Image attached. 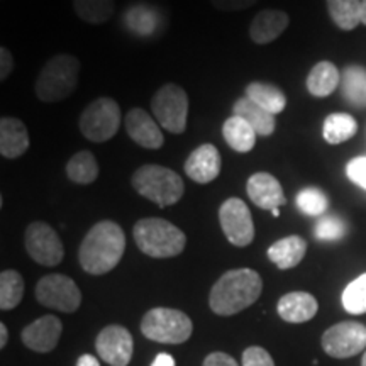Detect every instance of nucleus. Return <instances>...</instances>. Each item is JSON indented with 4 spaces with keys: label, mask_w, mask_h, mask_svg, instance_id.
Listing matches in <instances>:
<instances>
[{
    "label": "nucleus",
    "mask_w": 366,
    "mask_h": 366,
    "mask_svg": "<svg viewBox=\"0 0 366 366\" xmlns=\"http://www.w3.org/2000/svg\"><path fill=\"white\" fill-rule=\"evenodd\" d=\"M263 292V280L251 268L229 269L212 287L209 295L210 310L217 315H234L251 307Z\"/></svg>",
    "instance_id": "f03ea898"
},
{
    "label": "nucleus",
    "mask_w": 366,
    "mask_h": 366,
    "mask_svg": "<svg viewBox=\"0 0 366 366\" xmlns=\"http://www.w3.org/2000/svg\"><path fill=\"white\" fill-rule=\"evenodd\" d=\"M137 248L151 258H173L183 253L187 236L175 224L159 217L141 219L132 229Z\"/></svg>",
    "instance_id": "7ed1b4c3"
},
{
    "label": "nucleus",
    "mask_w": 366,
    "mask_h": 366,
    "mask_svg": "<svg viewBox=\"0 0 366 366\" xmlns=\"http://www.w3.org/2000/svg\"><path fill=\"white\" fill-rule=\"evenodd\" d=\"M76 366H100L99 360L92 355H81L79 361H76Z\"/></svg>",
    "instance_id": "a19ab883"
},
{
    "label": "nucleus",
    "mask_w": 366,
    "mask_h": 366,
    "mask_svg": "<svg viewBox=\"0 0 366 366\" xmlns=\"http://www.w3.org/2000/svg\"><path fill=\"white\" fill-rule=\"evenodd\" d=\"M361 24L366 26V0H361Z\"/></svg>",
    "instance_id": "37998d69"
},
{
    "label": "nucleus",
    "mask_w": 366,
    "mask_h": 366,
    "mask_svg": "<svg viewBox=\"0 0 366 366\" xmlns=\"http://www.w3.org/2000/svg\"><path fill=\"white\" fill-rule=\"evenodd\" d=\"M134 190L144 199L157 204L158 207H168L177 204L185 194L182 177L172 168L162 164H143L131 178Z\"/></svg>",
    "instance_id": "39448f33"
},
{
    "label": "nucleus",
    "mask_w": 366,
    "mask_h": 366,
    "mask_svg": "<svg viewBox=\"0 0 366 366\" xmlns=\"http://www.w3.org/2000/svg\"><path fill=\"white\" fill-rule=\"evenodd\" d=\"M259 0H210L214 7L221 12H237V11H246L254 4H258Z\"/></svg>",
    "instance_id": "e433bc0d"
},
{
    "label": "nucleus",
    "mask_w": 366,
    "mask_h": 366,
    "mask_svg": "<svg viewBox=\"0 0 366 366\" xmlns=\"http://www.w3.org/2000/svg\"><path fill=\"white\" fill-rule=\"evenodd\" d=\"M341 90L345 99L353 105H366V70L361 66H347L341 76Z\"/></svg>",
    "instance_id": "c756f323"
},
{
    "label": "nucleus",
    "mask_w": 366,
    "mask_h": 366,
    "mask_svg": "<svg viewBox=\"0 0 366 366\" xmlns=\"http://www.w3.org/2000/svg\"><path fill=\"white\" fill-rule=\"evenodd\" d=\"M219 222L227 241L237 248H244L254 239V222L248 204L231 197L219 209Z\"/></svg>",
    "instance_id": "9d476101"
},
{
    "label": "nucleus",
    "mask_w": 366,
    "mask_h": 366,
    "mask_svg": "<svg viewBox=\"0 0 366 366\" xmlns=\"http://www.w3.org/2000/svg\"><path fill=\"white\" fill-rule=\"evenodd\" d=\"M305 253H307V242L300 236H287L268 248L269 262L280 269L295 268L304 259Z\"/></svg>",
    "instance_id": "412c9836"
},
{
    "label": "nucleus",
    "mask_w": 366,
    "mask_h": 366,
    "mask_svg": "<svg viewBox=\"0 0 366 366\" xmlns=\"http://www.w3.org/2000/svg\"><path fill=\"white\" fill-rule=\"evenodd\" d=\"M80 76V59L71 54H56L46 61L36 80L34 90L41 102L65 100L75 92Z\"/></svg>",
    "instance_id": "20e7f679"
},
{
    "label": "nucleus",
    "mask_w": 366,
    "mask_h": 366,
    "mask_svg": "<svg viewBox=\"0 0 366 366\" xmlns=\"http://www.w3.org/2000/svg\"><path fill=\"white\" fill-rule=\"evenodd\" d=\"M121 109L111 97L95 99L81 112L79 126L84 137L92 143H105L117 134L121 127Z\"/></svg>",
    "instance_id": "0eeeda50"
},
{
    "label": "nucleus",
    "mask_w": 366,
    "mask_h": 366,
    "mask_svg": "<svg viewBox=\"0 0 366 366\" xmlns=\"http://www.w3.org/2000/svg\"><path fill=\"white\" fill-rule=\"evenodd\" d=\"M63 324L56 315H43L22 331V342L38 353H49L61 337Z\"/></svg>",
    "instance_id": "dca6fc26"
},
{
    "label": "nucleus",
    "mask_w": 366,
    "mask_h": 366,
    "mask_svg": "<svg viewBox=\"0 0 366 366\" xmlns=\"http://www.w3.org/2000/svg\"><path fill=\"white\" fill-rule=\"evenodd\" d=\"M340 85V70L331 61H319L307 76V90L314 97H327Z\"/></svg>",
    "instance_id": "b1692460"
},
{
    "label": "nucleus",
    "mask_w": 366,
    "mask_h": 366,
    "mask_svg": "<svg viewBox=\"0 0 366 366\" xmlns=\"http://www.w3.org/2000/svg\"><path fill=\"white\" fill-rule=\"evenodd\" d=\"M151 111L164 131L182 134L187 129L189 117V95L177 84L159 86L151 99Z\"/></svg>",
    "instance_id": "6e6552de"
},
{
    "label": "nucleus",
    "mask_w": 366,
    "mask_h": 366,
    "mask_svg": "<svg viewBox=\"0 0 366 366\" xmlns=\"http://www.w3.org/2000/svg\"><path fill=\"white\" fill-rule=\"evenodd\" d=\"M232 116H239L244 121H248L258 136H272L277 129V119H274L273 114L264 111L249 97H241L236 100L234 105H232Z\"/></svg>",
    "instance_id": "4be33fe9"
},
{
    "label": "nucleus",
    "mask_w": 366,
    "mask_h": 366,
    "mask_svg": "<svg viewBox=\"0 0 366 366\" xmlns=\"http://www.w3.org/2000/svg\"><path fill=\"white\" fill-rule=\"evenodd\" d=\"M342 305L350 314L360 315L366 312V273L360 274L342 292Z\"/></svg>",
    "instance_id": "2f4dec72"
},
{
    "label": "nucleus",
    "mask_w": 366,
    "mask_h": 366,
    "mask_svg": "<svg viewBox=\"0 0 366 366\" xmlns=\"http://www.w3.org/2000/svg\"><path fill=\"white\" fill-rule=\"evenodd\" d=\"M222 159L221 153L214 144L205 143L190 153V157L185 162V173L190 180H194L200 185L214 182L221 173Z\"/></svg>",
    "instance_id": "2eb2a0df"
},
{
    "label": "nucleus",
    "mask_w": 366,
    "mask_h": 366,
    "mask_svg": "<svg viewBox=\"0 0 366 366\" xmlns=\"http://www.w3.org/2000/svg\"><path fill=\"white\" fill-rule=\"evenodd\" d=\"M151 366H175V358L168 353H159Z\"/></svg>",
    "instance_id": "ea45409f"
},
{
    "label": "nucleus",
    "mask_w": 366,
    "mask_h": 366,
    "mask_svg": "<svg viewBox=\"0 0 366 366\" xmlns=\"http://www.w3.org/2000/svg\"><path fill=\"white\" fill-rule=\"evenodd\" d=\"M24 297V278L14 269L0 273V309L12 310L21 304Z\"/></svg>",
    "instance_id": "7c9ffc66"
},
{
    "label": "nucleus",
    "mask_w": 366,
    "mask_h": 366,
    "mask_svg": "<svg viewBox=\"0 0 366 366\" xmlns=\"http://www.w3.org/2000/svg\"><path fill=\"white\" fill-rule=\"evenodd\" d=\"M290 24L287 12L278 9H264L258 12L249 26V38L256 44H269L278 39Z\"/></svg>",
    "instance_id": "a211bd4d"
},
{
    "label": "nucleus",
    "mask_w": 366,
    "mask_h": 366,
    "mask_svg": "<svg viewBox=\"0 0 366 366\" xmlns=\"http://www.w3.org/2000/svg\"><path fill=\"white\" fill-rule=\"evenodd\" d=\"M127 134L136 144L146 149H159L164 143L163 132L159 131V126L143 109L136 107L127 112L124 119Z\"/></svg>",
    "instance_id": "f3484780"
},
{
    "label": "nucleus",
    "mask_w": 366,
    "mask_h": 366,
    "mask_svg": "<svg viewBox=\"0 0 366 366\" xmlns=\"http://www.w3.org/2000/svg\"><path fill=\"white\" fill-rule=\"evenodd\" d=\"M222 136L226 143L237 153H249L256 144V131L248 121L239 116L229 117L224 122Z\"/></svg>",
    "instance_id": "5701e85b"
},
{
    "label": "nucleus",
    "mask_w": 366,
    "mask_h": 366,
    "mask_svg": "<svg viewBox=\"0 0 366 366\" xmlns=\"http://www.w3.org/2000/svg\"><path fill=\"white\" fill-rule=\"evenodd\" d=\"M297 205L307 216H322L327 210L329 202L322 190L315 189V187H309V189L299 192V195H297Z\"/></svg>",
    "instance_id": "473e14b6"
},
{
    "label": "nucleus",
    "mask_w": 366,
    "mask_h": 366,
    "mask_svg": "<svg viewBox=\"0 0 366 366\" xmlns=\"http://www.w3.org/2000/svg\"><path fill=\"white\" fill-rule=\"evenodd\" d=\"M322 347L329 356L337 360L360 355L366 347V327L360 322H340L322 334Z\"/></svg>",
    "instance_id": "f8f14e48"
},
{
    "label": "nucleus",
    "mask_w": 366,
    "mask_h": 366,
    "mask_svg": "<svg viewBox=\"0 0 366 366\" xmlns=\"http://www.w3.org/2000/svg\"><path fill=\"white\" fill-rule=\"evenodd\" d=\"M315 237L322 241H336L341 239L346 234V226L340 217L326 216L320 217V221L315 226Z\"/></svg>",
    "instance_id": "72a5a7b5"
},
{
    "label": "nucleus",
    "mask_w": 366,
    "mask_h": 366,
    "mask_svg": "<svg viewBox=\"0 0 366 366\" xmlns=\"http://www.w3.org/2000/svg\"><path fill=\"white\" fill-rule=\"evenodd\" d=\"M246 192H248L251 202L263 210H272L273 212V210L287 204L282 183L272 173L258 172L251 175L248 183H246Z\"/></svg>",
    "instance_id": "4468645a"
},
{
    "label": "nucleus",
    "mask_w": 366,
    "mask_h": 366,
    "mask_svg": "<svg viewBox=\"0 0 366 366\" xmlns=\"http://www.w3.org/2000/svg\"><path fill=\"white\" fill-rule=\"evenodd\" d=\"M75 14L89 24H105L116 12V0H73Z\"/></svg>",
    "instance_id": "c85d7f7f"
},
{
    "label": "nucleus",
    "mask_w": 366,
    "mask_h": 366,
    "mask_svg": "<svg viewBox=\"0 0 366 366\" xmlns=\"http://www.w3.org/2000/svg\"><path fill=\"white\" fill-rule=\"evenodd\" d=\"M327 12L342 31H353L361 22V0H327Z\"/></svg>",
    "instance_id": "bb28decb"
},
{
    "label": "nucleus",
    "mask_w": 366,
    "mask_h": 366,
    "mask_svg": "<svg viewBox=\"0 0 366 366\" xmlns=\"http://www.w3.org/2000/svg\"><path fill=\"white\" fill-rule=\"evenodd\" d=\"M242 366H274V363L267 350L259 346H251L242 353Z\"/></svg>",
    "instance_id": "f704fd0d"
},
{
    "label": "nucleus",
    "mask_w": 366,
    "mask_h": 366,
    "mask_svg": "<svg viewBox=\"0 0 366 366\" xmlns=\"http://www.w3.org/2000/svg\"><path fill=\"white\" fill-rule=\"evenodd\" d=\"M24 244L31 258L43 267H56L65 258V249L58 232L46 222L36 221L27 226Z\"/></svg>",
    "instance_id": "9b49d317"
},
{
    "label": "nucleus",
    "mask_w": 366,
    "mask_h": 366,
    "mask_svg": "<svg viewBox=\"0 0 366 366\" xmlns=\"http://www.w3.org/2000/svg\"><path fill=\"white\" fill-rule=\"evenodd\" d=\"M278 315L290 324L307 322L317 314L319 305L314 295L307 292H290L278 300Z\"/></svg>",
    "instance_id": "aec40b11"
},
{
    "label": "nucleus",
    "mask_w": 366,
    "mask_h": 366,
    "mask_svg": "<svg viewBox=\"0 0 366 366\" xmlns=\"http://www.w3.org/2000/svg\"><path fill=\"white\" fill-rule=\"evenodd\" d=\"M346 175L351 182L366 190V157L351 159L346 167Z\"/></svg>",
    "instance_id": "c9c22d12"
},
{
    "label": "nucleus",
    "mask_w": 366,
    "mask_h": 366,
    "mask_svg": "<svg viewBox=\"0 0 366 366\" xmlns=\"http://www.w3.org/2000/svg\"><path fill=\"white\" fill-rule=\"evenodd\" d=\"M192 331H194V324L189 315L177 309H151L141 322V332L148 340L162 342V345H182L189 341Z\"/></svg>",
    "instance_id": "423d86ee"
},
{
    "label": "nucleus",
    "mask_w": 366,
    "mask_h": 366,
    "mask_svg": "<svg viewBox=\"0 0 366 366\" xmlns=\"http://www.w3.org/2000/svg\"><path fill=\"white\" fill-rule=\"evenodd\" d=\"M95 350L105 363L111 366H126L132 360L134 342H132L131 332L126 327L112 324V326L104 327L99 332Z\"/></svg>",
    "instance_id": "ddd939ff"
},
{
    "label": "nucleus",
    "mask_w": 366,
    "mask_h": 366,
    "mask_svg": "<svg viewBox=\"0 0 366 366\" xmlns=\"http://www.w3.org/2000/svg\"><path fill=\"white\" fill-rule=\"evenodd\" d=\"M358 131V122L350 114H331L326 117L322 136L329 144H341L351 139Z\"/></svg>",
    "instance_id": "cd10ccee"
},
{
    "label": "nucleus",
    "mask_w": 366,
    "mask_h": 366,
    "mask_svg": "<svg viewBox=\"0 0 366 366\" xmlns=\"http://www.w3.org/2000/svg\"><path fill=\"white\" fill-rule=\"evenodd\" d=\"M66 175L76 185H90L99 178V163L92 151H79L66 163Z\"/></svg>",
    "instance_id": "a878e982"
},
{
    "label": "nucleus",
    "mask_w": 366,
    "mask_h": 366,
    "mask_svg": "<svg viewBox=\"0 0 366 366\" xmlns=\"http://www.w3.org/2000/svg\"><path fill=\"white\" fill-rule=\"evenodd\" d=\"M204 366H239L237 361L226 353H210L204 360Z\"/></svg>",
    "instance_id": "58836bf2"
},
{
    "label": "nucleus",
    "mask_w": 366,
    "mask_h": 366,
    "mask_svg": "<svg viewBox=\"0 0 366 366\" xmlns=\"http://www.w3.org/2000/svg\"><path fill=\"white\" fill-rule=\"evenodd\" d=\"M29 149V132L19 119H0V154L7 159L21 158Z\"/></svg>",
    "instance_id": "6ab92c4d"
},
{
    "label": "nucleus",
    "mask_w": 366,
    "mask_h": 366,
    "mask_svg": "<svg viewBox=\"0 0 366 366\" xmlns=\"http://www.w3.org/2000/svg\"><path fill=\"white\" fill-rule=\"evenodd\" d=\"M246 97H249L264 111H268L273 116L280 114L287 105V97L280 86L267 84V81H251L246 86Z\"/></svg>",
    "instance_id": "393cba45"
},
{
    "label": "nucleus",
    "mask_w": 366,
    "mask_h": 366,
    "mask_svg": "<svg viewBox=\"0 0 366 366\" xmlns=\"http://www.w3.org/2000/svg\"><path fill=\"white\" fill-rule=\"evenodd\" d=\"M36 299L41 305L61 312H75L81 304L79 285L66 274H46L36 285Z\"/></svg>",
    "instance_id": "1a4fd4ad"
},
{
    "label": "nucleus",
    "mask_w": 366,
    "mask_h": 366,
    "mask_svg": "<svg viewBox=\"0 0 366 366\" xmlns=\"http://www.w3.org/2000/svg\"><path fill=\"white\" fill-rule=\"evenodd\" d=\"M9 341V331L6 324H0V347H6Z\"/></svg>",
    "instance_id": "79ce46f5"
},
{
    "label": "nucleus",
    "mask_w": 366,
    "mask_h": 366,
    "mask_svg": "<svg viewBox=\"0 0 366 366\" xmlns=\"http://www.w3.org/2000/svg\"><path fill=\"white\" fill-rule=\"evenodd\" d=\"M126 251V234L114 221H100L86 232L79 249L81 268L90 274L112 272Z\"/></svg>",
    "instance_id": "f257e3e1"
},
{
    "label": "nucleus",
    "mask_w": 366,
    "mask_h": 366,
    "mask_svg": "<svg viewBox=\"0 0 366 366\" xmlns=\"http://www.w3.org/2000/svg\"><path fill=\"white\" fill-rule=\"evenodd\" d=\"M361 366H366V351H365V355H363V361H361Z\"/></svg>",
    "instance_id": "c03bdc74"
},
{
    "label": "nucleus",
    "mask_w": 366,
    "mask_h": 366,
    "mask_svg": "<svg viewBox=\"0 0 366 366\" xmlns=\"http://www.w3.org/2000/svg\"><path fill=\"white\" fill-rule=\"evenodd\" d=\"M14 70V58L12 53L7 48H0V80H6Z\"/></svg>",
    "instance_id": "4c0bfd02"
}]
</instances>
